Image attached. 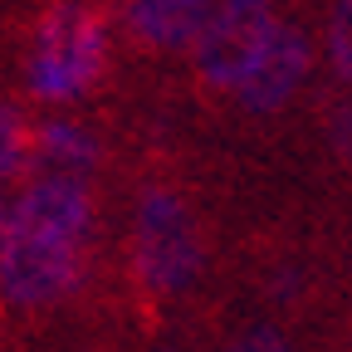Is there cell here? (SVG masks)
Segmentation results:
<instances>
[{
    "label": "cell",
    "mask_w": 352,
    "mask_h": 352,
    "mask_svg": "<svg viewBox=\"0 0 352 352\" xmlns=\"http://www.w3.org/2000/svg\"><path fill=\"white\" fill-rule=\"evenodd\" d=\"M308 64H314V44H308L303 30L294 25H274L270 44H264V54L254 59V69L240 78V103L250 113H279L308 78Z\"/></svg>",
    "instance_id": "5b68a950"
},
{
    "label": "cell",
    "mask_w": 352,
    "mask_h": 352,
    "mask_svg": "<svg viewBox=\"0 0 352 352\" xmlns=\"http://www.w3.org/2000/svg\"><path fill=\"white\" fill-rule=\"evenodd\" d=\"M132 259L152 294H182L201 274V226L182 196L147 191L132 226Z\"/></svg>",
    "instance_id": "3957f363"
},
{
    "label": "cell",
    "mask_w": 352,
    "mask_h": 352,
    "mask_svg": "<svg viewBox=\"0 0 352 352\" xmlns=\"http://www.w3.org/2000/svg\"><path fill=\"white\" fill-rule=\"evenodd\" d=\"M220 352H289V342H284L274 328H250V333H240L235 342H226Z\"/></svg>",
    "instance_id": "30bf717a"
},
{
    "label": "cell",
    "mask_w": 352,
    "mask_h": 352,
    "mask_svg": "<svg viewBox=\"0 0 352 352\" xmlns=\"http://www.w3.org/2000/svg\"><path fill=\"white\" fill-rule=\"evenodd\" d=\"M94 201L83 176H39L6 210L0 230V294L20 308H44L74 294L83 274V245Z\"/></svg>",
    "instance_id": "6da1fadb"
},
{
    "label": "cell",
    "mask_w": 352,
    "mask_h": 352,
    "mask_svg": "<svg viewBox=\"0 0 352 352\" xmlns=\"http://www.w3.org/2000/svg\"><path fill=\"white\" fill-rule=\"evenodd\" d=\"M274 6L270 0H215L206 25L191 39L196 74L210 88H240V78L254 69L264 44L274 34Z\"/></svg>",
    "instance_id": "277c9868"
},
{
    "label": "cell",
    "mask_w": 352,
    "mask_h": 352,
    "mask_svg": "<svg viewBox=\"0 0 352 352\" xmlns=\"http://www.w3.org/2000/svg\"><path fill=\"white\" fill-rule=\"evenodd\" d=\"M108 59V30L94 6L64 0L34 30L30 50V94L44 103H74L98 83Z\"/></svg>",
    "instance_id": "7a4b0ae2"
},
{
    "label": "cell",
    "mask_w": 352,
    "mask_h": 352,
    "mask_svg": "<svg viewBox=\"0 0 352 352\" xmlns=\"http://www.w3.org/2000/svg\"><path fill=\"white\" fill-rule=\"evenodd\" d=\"M30 152H34L39 166H50V176H83L98 162L94 138H88L78 122H44L30 138Z\"/></svg>",
    "instance_id": "52a82bcc"
},
{
    "label": "cell",
    "mask_w": 352,
    "mask_h": 352,
    "mask_svg": "<svg viewBox=\"0 0 352 352\" xmlns=\"http://www.w3.org/2000/svg\"><path fill=\"white\" fill-rule=\"evenodd\" d=\"M215 0H132L127 6V30L152 50H182L196 39Z\"/></svg>",
    "instance_id": "8992f818"
},
{
    "label": "cell",
    "mask_w": 352,
    "mask_h": 352,
    "mask_svg": "<svg viewBox=\"0 0 352 352\" xmlns=\"http://www.w3.org/2000/svg\"><path fill=\"white\" fill-rule=\"evenodd\" d=\"M328 54H333V69L352 83V0H338V6H333V20H328Z\"/></svg>",
    "instance_id": "9c48e42d"
},
{
    "label": "cell",
    "mask_w": 352,
    "mask_h": 352,
    "mask_svg": "<svg viewBox=\"0 0 352 352\" xmlns=\"http://www.w3.org/2000/svg\"><path fill=\"white\" fill-rule=\"evenodd\" d=\"M0 230H6V196H0Z\"/></svg>",
    "instance_id": "8fae6325"
},
{
    "label": "cell",
    "mask_w": 352,
    "mask_h": 352,
    "mask_svg": "<svg viewBox=\"0 0 352 352\" xmlns=\"http://www.w3.org/2000/svg\"><path fill=\"white\" fill-rule=\"evenodd\" d=\"M30 162V127L20 122L15 108L0 103V176H15Z\"/></svg>",
    "instance_id": "ba28073f"
}]
</instances>
